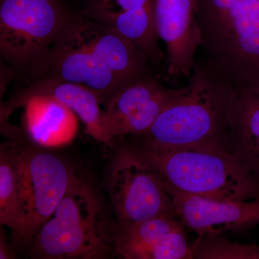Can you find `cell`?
I'll return each mask as SVG.
<instances>
[{"label": "cell", "instance_id": "cell-1", "mask_svg": "<svg viewBox=\"0 0 259 259\" xmlns=\"http://www.w3.org/2000/svg\"><path fill=\"white\" fill-rule=\"evenodd\" d=\"M236 90L203 59H196L187 92L160 114L146 134L136 136L137 144L227 152L228 113Z\"/></svg>", "mask_w": 259, "mask_h": 259}, {"label": "cell", "instance_id": "cell-2", "mask_svg": "<svg viewBox=\"0 0 259 259\" xmlns=\"http://www.w3.org/2000/svg\"><path fill=\"white\" fill-rule=\"evenodd\" d=\"M163 182L183 193L215 201L259 199V183L231 153L207 148L128 145Z\"/></svg>", "mask_w": 259, "mask_h": 259}, {"label": "cell", "instance_id": "cell-3", "mask_svg": "<svg viewBox=\"0 0 259 259\" xmlns=\"http://www.w3.org/2000/svg\"><path fill=\"white\" fill-rule=\"evenodd\" d=\"M114 226L93 188L76 176L27 246L32 258H107L114 255Z\"/></svg>", "mask_w": 259, "mask_h": 259}, {"label": "cell", "instance_id": "cell-4", "mask_svg": "<svg viewBox=\"0 0 259 259\" xmlns=\"http://www.w3.org/2000/svg\"><path fill=\"white\" fill-rule=\"evenodd\" d=\"M71 17L62 0H1L2 60L28 77L48 55Z\"/></svg>", "mask_w": 259, "mask_h": 259}, {"label": "cell", "instance_id": "cell-5", "mask_svg": "<svg viewBox=\"0 0 259 259\" xmlns=\"http://www.w3.org/2000/svg\"><path fill=\"white\" fill-rule=\"evenodd\" d=\"M76 175L62 159L40 148L19 151V180L14 241L28 245L55 212Z\"/></svg>", "mask_w": 259, "mask_h": 259}, {"label": "cell", "instance_id": "cell-6", "mask_svg": "<svg viewBox=\"0 0 259 259\" xmlns=\"http://www.w3.org/2000/svg\"><path fill=\"white\" fill-rule=\"evenodd\" d=\"M32 82L79 83L97 94L106 106L129 84L114 72L91 41L82 15H72L52 49L28 76Z\"/></svg>", "mask_w": 259, "mask_h": 259}, {"label": "cell", "instance_id": "cell-7", "mask_svg": "<svg viewBox=\"0 0 259 259\" xmlns=\"http://www.w3.org/2000/svg\"><path fill=\"white\" fill-rule=\"evenodd\" d=\"M108 191L116 223L129 224L162 216L178 217L161 179L128 145L116 156Z\"/></svg>", "mask_w": 259, "mask_h": 259}, {"label": "cell", "instance_id": "cell-8", "mask_svg": "<svg viewBox=\"0 0 259 259\" xmlns=\"http://www.w3.org/2000/svg\"><path fill=\"white\" fill-rule=\"evenodd\" d=\"M187 90V86L165 88L151 74L126 85L105 106L107 131L115 140L146 134L160 114Z\"/></svg>", "mask_w": 259, "mask_h": 259}, {"label": "cell", "instance_id": "cell-9", "mask_svg": "<svg viewBox=\"0 0 259 259\" xmlns=\"http://www.w3.org/2000/svg\"><path fill=\"white\" fill-rule=\"evenodd\" d=\"M184 223L177 216H162L114 226V255L124 259L194 258Z\"/></svg>", "mask_w": 259, "mask_h": 259}, {"label": "cell", "instance_id": "cell-10", "mask_svg": "<svg viewBox=\"0 0 259 259\" xmlns=\"http://www.w3.org/2000/svg\"><path fill=\"white\" fill-rule=\"evenodd\" d=\"M151 5L158 35L166 47L168 75L189 79L201 45L196 0H151Z\"/></svg>", "mask_w": 259, "mask_h": 259}, {"label": "cell", "instance_id": "cell-11", "mask_svg": "<svg viewBox=\"0 0 259 259\" xmlns=\"http://www.w3.org/2000/svg\"><path fill=\"white\" fill-rule=\"evenodd\" d=\"M163 183L173 200L177 215L198 237L250 229L259 225V199L212 200L183 193Z\"/></svg>", "mask_w": 259, "mask_h": 259}, {"label": "cell", "instance_id": "cell-12", "mask_svg": "<svg viewBox=\"0 0 259 259\" xmlns=\"http://www.w3.org/2000/svg\"><path fill=\"white\" fill-rule=\"evenodd\" d=\"M34 95L53 97L71 109L82 121L87 132L93 139L107 146H112L115 140L107 131L101 102L95 92L79 83L71 82H31L25 90L17 93L4 108L9 115L19 103Z\"/></svg>", "mask_w": 259, "mask_h": 259}, {"label": "cell", "instance_id": "cell-13", "mask_svg": "<svg viewBox=\"0 0 259 259\" xmlns=\"http://www.w3.org/2000/svg\"><path fill=\"white\" fill-rule=\"evenodd\" d=\"M225 146L259 183V91L236 89L228 113Z\"/></svg>", "mask_w": 259, "mask_h": 259}, {"label": "cell", "instance_id": "cell-14", "mask_svg": "<svg viewBox=\"0 0 259 259\" xmlns=\"http://www.w3.org/2000/svg\"><path fill=\"white\" fill-rule=\"evenodd\" d=\"M23 107V127L37 147L57 148L74 140L78 131L76 114L64 104L44 95H34L20 102Z\"/></svg>", "mask_w": 259, "mask_h": 259}, {"label": "cell", "instance_id": "cell-15", "mask_svg": "<svg viewBox=\"0 0 259 259\" xmlns=\"http://www.w3.org/2000/svg\"><path fill=\"white\" fill-rule=\"evenodd\" d=\"M120 32L146 57L157 66L165 58L159 40L151 3L147 6L123 12L101 23Z\"/></svg>", "mask_w": 259, "mask_h": 259}, {"label": "cell", "instance_id": "cell-16", "mask_svg": "<svg viewBox=\"0 0 259 259\" xmlns=\"http://www.w3.org/2000/svg\"><path fill=\"white\" fill-rule=\"evenodd\" d=\"M20 145L6 142L0 148V223L15 227L19 180Z\"/></svg>", "mask_w": 259, "mask_h": 259}, {"label": "cell", "instance_id": "cell-17", "mask_svg": "<svg viewBox=\"0 0 259 259\" xmlns=\"http://www.w3.org/2000/svg\"><path fill=\"white\" fill-rule=\"evenodd\" d=\"M192 246L194 258L259 259V245L234 243L223 234L198 237Z\"/></svg>", "mask_w": 259, "mask_h": 259}, {"label": "cell", "instance_id": "cell-18", "mask_svg": "<svg viewBox=\"0 0 259 259\" xmlns=\"http://www.w3.org/2000/svg\"><path fill=\"white\" fill-rule=\"evenodd\" d=\"M151 0H89L80 15L102 23L114 15L147 6Z\"/></svg>", "mask_w": 259, "mask_h": 259}, {"label": "cell", "instance_id": "cell-19", "mask_svg": "<svg viewBox=\"0 0 259 259\" xmlns=\"http://www.w3.org/2000/svg\"><path fill=\"white\" fill-rule=\"evenodd\" d=\"M14 252L11 248V246L7 241L6 237L3 231H1L0 236V259L15 258Z\"/></svg>", "mask_w": 259, "mask_h": 259}]
</instances>
